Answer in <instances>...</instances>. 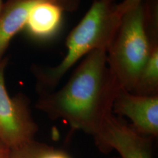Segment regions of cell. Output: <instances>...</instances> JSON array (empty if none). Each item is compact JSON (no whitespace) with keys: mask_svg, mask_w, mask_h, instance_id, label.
I'll return each mask as SVG.
<instances>
[{"mask_svg":"<svg viewBox=\"0 0 158 158\" xmlns=\"http://www.w3.org/2000/svg\"><path fill=\"white\" fill-rule=\"evenodd\" d=\"M106 51L86 55L60 89L39 94L36 108L51 119H62L73 130L94 136L112 114L120 89L108 68Z\"/></svg>","mask_w":158,"mask_h":158,"instance_id":"obj_1","label":"cell"},{"mask_svg":"<svg viewBox=\"0 0 158 158\" xmlns=\"http://www.w3.org/2000/svg\"><path fill=\"white\" fill-rule=\"evenodd\" d=\"M116 0H94L86 14L67 37V53L54 67H35L39 94L52 92L68 71L79 59L94 50L109 47L121 18Z\"/></svg>","mask_w":158,"mask_h":158,"instance_id":"obj_2","label":"cell"},{"mask_svg":"<svg viewBox=\"0 0 158 158\" xmlns=\"http://www.w3.org/2000/svg\"><path fill=\"white\" fill-rule=\"evenodd\" d=\"M149 48L147 6L143 2L122 15L106 51L108 68L120 88L131 92L145 64Z\"/></svg>","mask_w":158,"mask_h":158,"instance_id":"obj_3","label":"cell"},{"mask_svg":"<svg viewBox=\"0 0 158 158\" xmlns=\"http://www.w3.org/2000/svg\"><path fill=\"white\" fill-rule=\"evenodd\" d=\"M8 59L0 61V141L14 149L34 141L38 127L31 116L28 100L22 94L9 95L5 71Z\"/></svg>","mask_w":158,"mask_h":158,"instance_id":"obj_4","label":"cell"},{"mask_svg":"<svg viewBox=\"0 0 158 158\" xmlns=\"http://www.w3.org/2000/svg\"><path fill=\"white\" fill-rule=\"evenodd\" d=\"M93 137L102 152L115 150L120 158H152L149 138L120 121L113 113L105 118Z\"/></svg>","mask_w":158,"mask_h":158,"instance_id":"obj_5","label":"cell"},{"mask_svg":"<svg viewBox=\"0 0 158 158\" xmlns=\"http://www.w3.org/2000/svg\"><path fill=\"white\" fill-rule=\"evenodd\" d=\"M112 113L127 117L131 127L141 135H158V95H138L120 88L114 98Z\"/></svg>","mask_w":158,"mask_h":158,"instance_id":"obj_6","label":"cell"},{"mask_svg":"<svg viewBox=\"0 0 158 158\" xmlns=\"http://www.w3.org/2000/svg\"><path fill=\"white\" fill-rule=\"evenodd\" d=\"M150 37L149 55L135 86L130 92L138 95H158V7L155 0L146 2Z\"/></svg>","mask_w":158,"mask_h":158,"instance_id":"obj_7","label":"cell"},{"mask_svg":"<svg viewBox=\"0 0 158 158\" xmlns=\"http://www.w3.org/2000/svg\"><path fill=\"white\" fill-rule=\"evenodd\" d=\"M63 12L52 0H36L29 10L24 28L35 39L50 40L60 30Z\"/></svg>","mask_w":158,"mask_h":158,"instance_id":"obj_8","label":"cell"},{"mask_svg":"<svg viewBox=\"0 0 158 158\" xmlns=\"http://www.w3.org/2000/svg\"><path fill=\"white\" fill-rule=\"evenodd\" d=\"M36 0H8L0 11V61L15 35L24 29L29 10Z\"/></svg>","mask_w":158,"mask_h":158,"instance_id":"obj_9","label":"cell"},{"mask_svg":"<svg viewBox=\"0 0 158 158\" xmlns=\"http://www.w3.org/2000/svg\"><path fill=\"white\" fill-rule=\"evenodd\" d=\"M29 158H72L62 150L55 149L35 140L30 143Z\"/></svg>","mask_w":158,"mask_h":158,"instance_id":"obj_10","label":"cell"},{"mask_svg":"<svg viewBox=\"0 0 158 158\" xmlns=\"http://www.w3.org/2000/svg\"><path fill=\"white\" fill-rule=\"evenodd\" d=\"M143 2V0H123L120 4H116V11L120 16L133 10Z\"/></svg>","mask_w":158,"mask_h":158,"instance_id":"obj_11","label":"cell"},{"mask_svg":"<svg viewBox=\"0 0 158 158\" xmlns=\"http://www.w3.org/2000/svg\"><path fill=\"white\" fill-rule=\"evenodd\" d=\"M31 142L16 149H10L9 158H29Z\"/></svg>","mask_w":158,"mask_h":158,"instance_id":"obj_12","label":"cell"},{"mask_svg":"<svg viewBox=\"0 0 158 158\" xmlns=\"http://www.w3.org/2000/svg\"><path fill=\"white\" fill-rule=\"evenodd\" d=\"M59 5L64 11L73 12L78 8L80 0H52Z\"/></svg>","mask_w":158,"mask_h":158,"instance_id":"obj_13","label":"cell"},{"mask_svg":"<svg viewBox=\"0 0 158 158\" xmlns=\"http://www.w3.org/2000/svg\"><path fill=\"white\" fill-rule=\"evenodd\" d=\"M10 149L0 141V158H9Z\"/></svg>","mask_w":158,"mask_h":158,"instance_id":"obj_14","label":"cell"},{"mask_svg":"<svg viewBox=\"0 0 158 158\" xmlns=\"http://www.w3.org/2000/svg\"><path fill=\"white\" fill-rule=\"evenodd\" d=\"M3 2H2V0H0V11H1V10H2V7H3Z\"/></svg>","mask_w":158,"mask_h":158,"instance_id":"obj_15","label":"cell"}]
</instances>
